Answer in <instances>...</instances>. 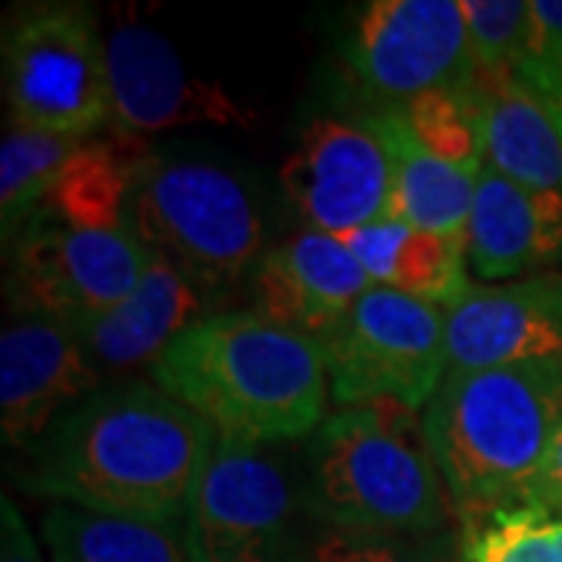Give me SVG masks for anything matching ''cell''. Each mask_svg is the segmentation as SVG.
Here are the masks:
<instances>
[{"label":"cell","mask_w":562,"mask_h":562,"mask_svg":"<svg viewBox=\"0 0 562 562\" xmlns=\"http://www.w3.org/2000/svg\"><path fill=\"white\" fill-rule=\"evenodd\" d=\"M213 447L216 431L160 387L94 391L32 447L29 491L94 513L176 525L188 516Z\"/></svg>","instance_id":"cell-1"},{"label":"cell","mask_w":562,"mask_h":562,"mask_svg":"<svg viewBox=\"0 0 562 562\" xmlns=\"http://www.w3.org/2000/svg\"><path fill=\"white\" fill-rule=\"evenodd\" d=\"M166 397L198 413L220 441H294L319 428L328 362L319 344L260 313L194 322L150 366Z\"/></svg>","instance_id":"cell-2"},{"label":"cell","mask_w":562,"mask_h":562,"mask_svg":"<svg viewBox=\"0 0 562 562\" xmlns=\"http://www.w3.org/2000/svg\"><path fill=\"white\" fill-rule=\"evenodd\" d=\"M562 419V360L447 372L425 406V438L465 528L535 503Z\"/></svg>","instance_id":"cell-3"},{"label":"cell","mask_w":562,"mask_h":562,"mask_svg":"<svg viewBox=\"0 0 562 562\" xmlns=\"http://www.w3.org/2000/svg\"><path fill=\"white\" fill-rule=\"evenodd\" d=\"M313 503L344 535H419L447 519V487L416 409L344 406L322 422Z\"/></svg>","instance_id":"cell-4"},{"label":"cell","mask_w":562,"mask_h":562,"mask_svg":"<svg viewBox=\"0 0 562 562\" xmlns=\"http://www.w3.org/2000/svg\"><path fill=\"white\" fill-rule=\"evenodd\" d=\"M125 228L194 288H225L260 262V213L241 181L213 162L147 157L128 188Z\"/></svg>","instance_id":"cell-5"},{"label":"cell","mask_w":562,"mask_h":562,"mask_svg":"<svg viewBox=\"0 0 562 562\" xmlns=\"http://www.w3.org/2000/svg\"><path fill=\"white\" fill-rule=\"evenodd\" d=\"M3 94L10 120L88 140L113 116L106 38L85 3H38L3 32Z\"/></svg>","instance_id":"cell-6"},{"label":"cell","mask_w":562,"mask_h":562,"mask_svg":"<svg viewBox=\"0 0 562 562\" xmlns=\"http://www.w3.org/2000/svg\"><path fill=\"white\" fill-rule=\"evenodd\" d=\"M322 350L335 403L391 401L419 413L447 375L443 310L391 288H369Z\"/></svg>","instance_id":"cell-7"},{"label":"cell","mask_w":562,"mask_h":562,"mask_svg":"<svg viewBox=\"0 0 562 562\" xmlns=\"http://www.w3.org/2000/svg\"><path fill=\"white\" fill-rule=\"evenodd\" d=\"M150 250L128 228H76L29 220L13 241L16 310L76 328L132 297Z\"/></svg>","instance_id":"cell-8"},{"label":"cell","mask_w":562,"mask_h":562,"mask_svg":"<svg viewBox=\"0 0 562 562\" xmlns=\"http://www.w3.org/2000/svg\"><path fill=\"white\" fill-rule=\"evenodd\" d=\"M347 63L382 101L409 103L475 81L460 0H372L350 35Z\"/></svg>","instance_id":"cell-9"},{"label":"cell","mask_w":562,"mask_h":562,"mask_svg":"<svg viewBox=\"0 0 562 562\" xmlns=\"http://www.w3.org/2000/svg\"><path fill=\"white\" fill-rule=\"evenodd\" d=\"M294 491L260 447L220 441L188 506L191 562H288Z\"/></svg>","instance_id":"cell-10"},{"label":"cell","mask_w":562,"mask_h":562,"mask_svg":"<svg viewBox=\"0 0 562 562\" xmlns=\"http://www.w3.org/2000/svg\"><path fill=\"white\" fill-rule=\"evenodd\" d=\"M279 176L288 201L316 232L344 238L391 220V157L369 122L313 120Z\"/></svg>","instance_id":"cell-11"},{"label":"cell","mask_w":562,"mask_h":562,"mask_svg":"<svg viewBox=\"0 0 562 562\" xmlns=\"http://www.w3.org/2000/svg\"><path fill=\"white\" fill-rule=\"evenodd\" d=\"M110 106L116 135L144 138L184 125H250L254 113L220 85L194 79L160 32L120 20L106 35Z\"/></svg>","instance_id":"cell-12"},{"label":"cell","mask_w":562,"mask_h":562,"mask_svg":"<svg viewBox=\"0 0 562 562\" xmlns=\"http://www.w3.org/2000/svg\"><path fill=\"white\" fill-rule=\"evenodd\" d=\"M98 369L63 322L25 313L0 335L3 441L32 450L57 422L98 391Z\"/></svg>","instance_id":"cell-13"},{"label":"cell","mask_w":562,"mask_h":562,"mask_svg":"<svg viewBox=\"0 0 562 562\" xmlns=\"http://www.w3.org/2000/svg\"><path fill=\"white\" fill-rule=\"evenodd\" d=\"M443 328L447 372L562 360V276L472 288Z\"/></svg>","instance_id":"cell-14"},{"label":"cell","mask_w":562,"mask_h":562,"mask_svg":"<svg viewBox=\"0 0 562 562\" xmlns=\"http://www.w3.org/2000/svg\"><path fill=\"white\" fill-rule=\"evenodd\" d=\"M375 288L357 257L335 235L303 228L254 269V297L262 319L297 331L319 347L350 319L360 297Z\"/></svg>","instance_id":"cell-15"},{"label":"cell","mask_w":562,"mask_h":562,"mask_svg":"<svg viewBox=\"0 0 562 562\" xmlns=\"http://www.w3.org/2000/svg\"><path fill=\"white\" fill-rule=\"evenodd\" d=\"M562 254V191H535L484 162L465 228V260L484 281L516 279Z\"/></svg>","instance_id":"cell-16"},{"label":"cell","mask_w":562,"mask_h":562,"mask_svg":"<svg viewBox=\"0 0 562 562\" xmlns=\"http://www.w3.org/2000/svg\"><path fill=\"white\" fill-rule=\"evenodd\" d=\"M194 322H201L198 288L172 262L150 254L147 269L128 301L69 331L79 338L91 362L110 369H135L154 366L162 350Z\"/></svg>","instance_id":"cell-17"},{"label":"cell","mask_w":562,"mask_h":562,"mask_svg":"<svg viewBox=\"0 0 562 562\" xmlns=\"http://www.w3.org/2000/svg\"><path fill=\"white\" fill-rule=\"evenodd\" d=\"M341 241L375 288L401 291L443 313L475 288L465 276V244L419 232L406 222H372L344 235Z\"/></svg>","instance_id":"cell-18"},{"label":"cell","mask_w":562,"mask_h":562,"mask_svg":"<svg viewBox=\"0 0 562 562\" xmlns=\"http://www.w3.org/2000/svg\"><path fill=\"white\" fill-rule=\"evenodd\" d=\"M482 106L484 162L535 191H562V132L516 72L472 81Z\"/></svg>","instance_id":"cell-19"},{"label":"cell","mask_w":562,"mask_h":562,"mask_svg":"<svg viewBox=\"0 0 562 562\" xmlns=\"http://www.w3.org/2000/svg\"><path fill=\"white\" fill-rule=\"evenodd\" d=\"M366 122L391 157V220L465 244L479 176L428 154L397 110Z\"/></svg>","instance_id":"cell-20"},{"label":"cell","mask_w":562,"mask_h":562,"mask_svg":"<svg viewBox=\"0 0 562 562\" xmlns=\"http://www.w3.org/2000/svg\"><path fill=\"white\" fill-rule=\"evenodd\" d=\"M50 562H191L179 528L54 503L41 519Z\"/></svg>","instance_id":"cell-21"},{"label":"cell","mask_w":562,"mask_h":562,"mask_svg":"<svg viewBox=\"0 0 562 562\" xmlns=\"http://www.w3.org/2000/svg\"><path fill=\"white\" fill-rule=\"evenodd\" d=\"M81 140L10 125L0 140V220L7 244L16 241L25 222L54 188L63 166Z\"/></svg>","instance_id":"cell-22"},{"label":"cell","mask_w":562,"mask_h":562,"mask_svg":"<svg viewBox=\"0 0 562 562\" xmlns=\"http://www.w3.org/2000/svg\"><path fill=\"white\" fill-rule=\"evenodd\" d=\"M406 125L428 154L457 169L482 176L484 128L482 106L472 88L465 91H428L401 110Z\"/></svg>","instance_id":"cell-23"},{"label":"cell","mask_w":562,"mask_h":562,"mask_svg":"<svg viewBox=\"0 0 562 562\" xmlns=\"http://www.w3.org/2000/svg\"><path fill=\"white\" fill-rule=\"evenodd\" d=\"M465 562H562V519L541 503L501 509L465 528Z\"/></svg>","instance_id":"cell-24"},{"label":"cell","mask_w":562,"mask_h":562,"mask_svg":"<svg viewBox=\"0 0 562 562\" xmlns=\"http://www.w3.org/2000/svg\"><path fill=\"white\" fill-rule=\"evenodd\" d=\"M475 79L516 72L528 41L525 0H460Z\"/></svg>","instance_id":"cell-25"},{"label":"cell","mask_w":562,"mask_h":562,"mask_svg":"<svg viewBox=\"0 0 562 562\" xmlns=\"http://www.w3.org/2000/svg\"><path fill=\"white\" fill-rule=\"evenodd\" d=\"M516 76L557 113L562 103V0H528V41Z\"/></svg>","instance_id":"cell-26"},{"label":"cell","mask_w":562,"mask_h":562,"mask_svg":"<svg viewBox=\"0 0 562 562\" xmlns=\"http://www.w3.org/2000/svg\"><path fill=\"white\" fill-rule=\"evenodd\" d=\"M313 562H453L431 543H409L384 535H344L335 531L313 547Z\"/></svg>","instance_id":"cell-27"},{"label":"cell","mask_w":562,"mask_h":562,"mask_svg":"<svg viewBox=\"0 0 562 562\" xmlns=\"http://www.w3.org/2000/svg\"><path fill=\"white\" fill-rule=\"evenodd\" d=\"M0 562H44L35 535L7 494L0 497Z\"/></svg>","instance_id":"cell-28"},{"label":"cell","mask_w":562,"mask_h":562,"mask_svg":"<svg viewBox=\"0 0 562 562\" xmlns=\"http://www.w3.org/2000/svg\"><path fill=\"white\" fill-rule=\"evenodd\" d=\"M535 503H541L550 513H562V419L553 431V438H550L547 453H543Z\"/></svg>","instance_id":"cell-29"},{"label":"cell","mask_w":562,"mask_h":562,"mask_svg":"<svg viewBox=\"0 0 562 562\" xmlns=\"http://www.w3.org/2000/svg\"><path fill=\"white\" fill-rule=\"evenodd\" d=\"M553 120H557V125H560V132H562V103H560V110L553 113Z\"/></svg>","instance_id":"cell-30"}]
</instances>
